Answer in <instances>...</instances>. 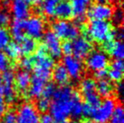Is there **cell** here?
Segmentation results:
<instances>
[{"label":"cell","mask_w":124,"mask_h":123,"mask_svg":"<svg viewBox=\"0 0 124 123\" xmlns=\"http://www.w3.org/2000/svg\"><path fill=\"white\" fill-rule=\"evenodd\" d=\"M73 92L74 91L71 87L66 85L56 89L49 107L50 115L56 122L66 120L70 117Z\"/></svg>","instance_id":"1"},{"label":"cell","mask_w":124,"mask_h":123,"mask_svg":"<svg viewBox=\"0 0 124 123\" xmlns=\"http://www.w3.org/2000/svg\"><path fill=\"white\" fill-rule=\"evenodd\" d=\"M24 32L33 39H40L45 34V24L39 16H31L23 21Z\"/></svg>","instance_id":"6"},{"label":"cell","mask_w":124,"mask_h":123,"mask_svg":"<svg viewBox=\"0 0 124 123\" xmlns=\"http://www.w3.org/2000/svg\"><path fill=\"white\" fill-rule=\"evenodd\" d=\"M11 10L13 16L16 20H25L30 15L29 3L25 0H12Z\"/></svg>","instance_id":"15"},{"label":"cell","mask_w":124,"mask_h":123,"mask_svg":"<svg viewBox=\"0 0 124 123\" xmlns=\"http://www.w3.org/2000/svg\"><path fill=\"white\" fill-rule=\"evenodd\" d=\"M10 21V16L6 11L0 9V27H5Z\"/></svg>","instance_id":"36"},{"label":"cell","mask_w":124,"mask_h":123,"mask_svg":"<svg viewBox=\"0 0 124 123\" xmlns=\"http://www.w3.org/2000/svg\"><path fill=\"white\" fill-rule=\"evenodd\" d=\"M116 101L111 98H106L91 113V119L94 123H107L116 107Z\"/></svg>","instance_id":"4"},{"label":"cell","mask_w":124,"mask_h":123,"mask_svg":"<svg viewBox=\"0 0 124 123\" xmlns=\"http://www.w3.org/2000/svg\"><path fill=\"white\" fill-rule=\"evenodd\" d=\"M40 114L32 103L22 104L16 112V123H39Z\"/></svg>","instance_id":"7"},{"label":"cell","mask_w":124,"mask_h":123,"mask_svg":"<svg viewBox=\"0 0 124 123\" xmlns=\"http://www.w3.org/2000/svg\"><path fill=\"white\" fill-rule=\"evenodd\" d=\"M56 5H57V0H44L41 7L43 14L49 17L53 16L54 15Z\"/></svg>","instance_id":"28"},{"label":"cell","mask_w":124,"mask_h":123,"mask_svg":"<svg viewBox=\"0 0 124 123\" xmlns=\"http://www.w3.org/2000/svg\"><path fill=\"white\" fill-rule=\"evenodd\" d=\"M44 2V0H32L31 3L34 4L35 6H40V5H42V3Z\"/></svg>","instance_id":"43"},{"label":"cell","mask_w":124,"mask_h":123,"mask_svg":"<svg viewBox=\"0 0 124 123\" xmlns=\"http://www.w3.org/2000/svg\"><path fill=\"white\" fill-rule=\"evenodd\" d=\"M113 18V21L115 24H121L122 22V19H123V14H122V11L121 10H117L115 13L113 12V15H112V17Z\"/></svg>","instance_id":"38"},{"label":"cell","mask_w":124,"mask_h":123,"mask_svg":"<svg viewBox=\"0 0 124 123\" xmlns=\"http://www.w3.org/2000/svg\"><path fill=\"white\" fill-rule=\"evenodd\" d=\"M95 74V77H96L98 80H102V79H105L107 77V71L106 69L104 70H101V71H98V72H94Z\"/></svg>","instance_id":"41"},{"label":"cell","mask_w":124,"mask_h":123,"mask_svg":"<svg viewBox=\"0 0 124 123\" xmlns=\"http://www.w3.org/2000/svg\"><path fill=\"white\" fill-rule=\"evenodd\" d=\"M47 82L48 81H46V80L41 78L39 76L33 75V77H31L30 85L26 91V94L28 97L31 99L39 98L41 96L43 90L45 88V86L46 85Z\"/></svg>","instance_id":"16"},{"label":"cell","mask_w":124,"mask_h":123,"mask_svg":"<svg viewBox=\"0 0 124 123\" xmlns=\"http://www.w3.org/2000/svg\"><path fill=\"white\" fill-rule=\"evenodd\" d=\"M44 49L53 59H58L62 55L61 42L53 31H48L43 35Z\"/></svg>","instance_id":"8"},{"label":"cell","mask_w":124,"mask_h":123,"mask_svg":"<svg viewBox=\"0 0 124 123\" xmlns=\"http://www.w3.org/2000/svg\"><path fill=\"white\" fill-rule=\"evenodd\" d=\"M62 54H64L65 55L72 54V43L69 40H65V42L61 45Z\"/></svg>","instance_id":"37"},{"label":"cell","mask_w":124,"mask_h":123,"mask_svg":"<svg viewBox=\"0 0 124 123\" xmlns=\"http://www.w3.org/2000/svg\"><path fill=\"white\" fill-rule=\"evenodd\" d=\"M87 14L92 20L108 21L112 17L113 9L106 3H97L90 7Z\"/></svg>","instance_id":"12"},{"label":"cell","mask_w":124,"mask_h":123,"mask_svg":"<svg viewBox=\"0 0 124 123\" xmlns=\"http://www.w3.org/2000/svg\"><path fill=\"white\" fill-rule=\"evenodd\" d=\"M23 21L24 20H16V19H15L12 22V24H11L10 36H12L16 42H19V43L24 37Z\"/></svg>","instance_id":"24"},{"label":"cell","mask_w":124,"mask_h":123,"mask_svg":"<svg viewBox=\"0 0 124 123\" xmlns=\"http://www.w3.org/2000/svg\"><path fill=\"white\" fill-rule=\"evenodd\" d=\"M117 92H118V94H119V96H120L121 98H122V95H123V93H124V87H123V84H122L121 82H120L117 85Z\"/></svg>","instance_id":"42"},{"label":"cell","mask_w":124,"mask_h":123,"mask_svg":"<svg viewBox=\"0 0 124 123\" xmlns=\"http://www.w3.org/2000/svg\"><path fill=\"white\" fill-rule=\"evenodd\" d=\"M50 100L46 99V98H44V97H39V99L37 100V102H36V109H37L38 111H41V112L45 113V111H47L49 109V107H50Z\"/></svg>","instance_id":"31"},{"label":"cell","mask_w":124,"mask_h":123,"mask_svg":"<svg viewBox=\"0 0 124 123\" xmlns=\"http://www.w3.org/2000/svg\"><path fill=\"white\" fill-rule=\"evenodd\" d=\"M5 54L11 60H16L20 58V56L22 55L20 45L17 43H9L7 47L5 48Z\"/></svg>","instance_id":"26"},{"label":"cell","mask_w":124,"mask_h":123,"mask_svg":"<svg viewBox=\"0 0 124 123\" xmlns=\"http://www.w3.org/2000/svg\"><path fill=\"white\" fill-rule=\"evenodd\" d=\"M31 82V75L27 71H20L15 75V84L20 92H26Z\"/></svg>","instance_id":"20"},{"label":"cell","mask_w":124,"mask_h":123,"mask_svg":"<svg viewBox=\"0 0 124 123\" xmlns=\"http://www.w3.org/2000/svg\"><path fill=\"white\" fill-rule=\"evenodd\" d=\"M25 1H26L27 3H31V1H32V0H25Z\"/></svg>","instance_id":"48"},{"label":"cell","mask_w":124,"mask_h":123,"mask_svg":"<svg viewBox=\"0 0 124 123\" xmlns=\"http://www.w3.org/2000/svg\"><path fill=\"white\" fill-rule=\"evenodd\" d=\"M84 123H93V122H91V121H85Z\"/></svg>","instance_id":"49"},{"label":"cell","mask_w":124,"mask_h":123,"mask_svg":"<svg viewBox=\"0 0 124 123\" xmlns=\"http://www.w3.org/2000/svg\"><path fill=\"white\" fill-rule=\"evenodd\" d=\"M20 48L22 54L30 55L34 54L37 49V43L35 39H33L31 37H24L20 42Z\"/></svg>","instance_id":"25"},{"label":"cell","mask_w":124,"mask_h":123,"mask_svg":"<svg viewBox=\"0 0 124 123\" xmlns=\"http://www.w3.org/2000/svg\"><path fill=\"white\" fill-rule=\"evenodd\" d=\"M10 33L5 27H0V52L5 50L10 43Z\"/></svg>","instance_id":"30"},{"label":"cell","mask_w":124,"mask_h":123,"mask_svg":"<svg viewBox=\"0 0 124 123\" xmlns=\"http://www.w3.org/2000/svg\"><path fill=\"white\" fill-rule=\"evenodd\" d=\"M109 64V57L105 52L96 51L91 52L87 56L86 66L92 72H98L101 70H104Z\"/></svg>","instance_id":"9"},{"label":"cell","mask_w":124,"mask_h":123,"mask_svg":"<svg viewBox=\"0 0 124 123\" xmlns=\"http://www.w3.org/2000/svg\"><path fill=\"white\" fill-rule=\"evenodd\" d=\"M98 3H106L108 0H96Z\"/></svg>","instance_id":"45"},{"label":"cell","mask_w":124,"mask_h":123,"mask_svg":"<svg viewBox=\"0 0 124 123\" xmlns=\"http://www.w3.org/2000/svg\"><path fill=\"white\" fill-rule=\"evenodd\" d=\"M1 88H2V75L0 74V91H1Z\"/></svg>","instance_id":"46"},{"label":"cell","mask_w":124,"mask_h":123,"mask_svg":"<svg viewBox=\"0 0 124 123\" xmlns=\"http://www.w3.org/2000/svg\"><path fill=\"white\" fill-rule=\"evenodd\" d=\"M124 64L121 60H115L111 62L110 70L107 71V76L111 82H120L123 77Z\"/></svg>","instance_id":"18"},{"label":"cell","mask_w":124,"mask_h":123,"mask_svg":"<svg viewBox=\"0 0 124 123\" xmlns=\"http://www.w3.org/2000/svg\"><path fill=\"white\" fill-rule=\"evenodd\" d=\"M20 67L24 71H30L33 69L34 67V63H33V59L32 57H24V58L22 59L20 61Z\"/></svg>","instance_id":"35"},{"label":"cell","mask_w":124,"mask_h":123,"mask_svg":"<svg viewBox=\"0 0 124 123\" xmlns=\"http://www.w3.org/2000/svg\"><path fill=\"white\" fill-rule=\"evenodd\" d=\"M57 123H71V122L67 121V120H63V121H60V122H57Z\"/></svg>","instance_id":"47"},{"label":"cell","mask_w":124,"mask_h":123,"mask_svg":"<svg viewBox=\"0 0 124 123\" xmlns=\"http://www.w3.org/2000/svg\"><path fill=\"white\" fill-rule=\"evenodd\" d=\"M81 92L83 96L96 92V82L92 78H85L80 83Z\"/></svg>","instance_id":"27"},{"label":"cell","mask_w":124,"mask_h":123,"mask_svg":"<svg viewBox=\"0 0 124 123\" xmlns=\"http://www.w3.org/2000/svg\"><path fill=\"white\" fill-rule=\"evenodd\" d=\"M6 109H7L6 100H5L4 97L2 96V94L0 93V119L2 118V116L4 115V113L6 112Z\"/></svg>","instance_id":"39"},{"label":"cell","mask_w":124,"mask_h":123,"mask_svg":"<svg viewBox=\"0 0 124 123\" xmlns=\"http://www.w3.org/2000/svg\"><path fill=\"white\" fill-rule=\"evenodd\" d=\"M96 92L100 97L109 98L113 92V85L109 80H99V82L96 83Z\"/></svg>","instance_id":"23"},{"label":"cell","mask_w":124,"mask_h":123,"mask_svg":"<svg viewBox=\"0 0 124 123\" xmlns=\"http://www.w3.org/2000/svg\"><path fill=\"white\" fill-rule=\"evenodd\" d=\"M93 0H71L72 16L77 22H83L90 7L92 6Z\"/></svg>","instance_id":"14"},{"label":"cell","mask_w":124,"mask_h":123,"mask_svg":"<svg viewBox=\"0 0 124 123\" xmlns=\"http://www.w3.org/2000/svg\"><path fill=\"white\" fill-rule=\"evenodd\" d=\"M54 34L59 39L64 40H72L79 35V27L72 22L67 20L55 21L52 25Z\"/></svg>","instance_id":"5"},{"label":"cell","mask_w":124,"mask_h":123,"mask_svg":"<svg viewBox=\"0 0 124 123\" xmlns=\"http://www.w3.org/2000/svg\"><path fill=\"white\" fill-rule=\"evenodd\" d=\"M52 76L54 81L61 86L66 85L69 82L70 76L62 64H59L57 66H55L52 72Z\"/></svg>","instance_id":"22"},{"label":"cell","mask_w":124,"mask_h":123,"mask_svg":"<svg viewBox=\"0 0 124 123\" xmlns=\"http://www.w3.org/2000/svg\"><path fill=\"white\" fill-rule=\"evenodd\" d=\"M54 16H56L60 20H67L72 16V7L69 2L65 0H61L57 3L54 10Z\"/></svg>","instance_id":"19"},{"label":"cell","mask_w":124,"mask_h":123,"mask_svg":"<svg viewBox=\"0 0 124 123\" xmlns=\"http://www.w3.org/2000/svg\"><path fill=\"white\" fill-rule=\"evenodd\" d=\"M55 91H56V88H55V85L54 83H46V85L45 86V88L43 90L41 97L51 100L53 98L54 94Z\"/></svg>","instance_id":"33"},{"label":"cell","mask_w":124,"mask_h":123,"mask_svg":"<svg viewBox=\"0 0 124 123\" xmlns=\"http://www.w3.org/2000/svg\"><path fill=\"white\" fill-rule=\"evenodd\" d=\"M72 54L75 58L82 60L86 58L93 50V45L91 42L84 36H77L72 39Z\"/></svg>","instance_id":"11"},{"label":"cell","mask_w":124,"mask_h":123,"mask_svg":"<svg viewBox=\"0 0 124 123\" xmlns=\"http://www.w3.org/2000/svg\"><path fill=\"white\" fill-rule=\"evenodd\" d=\"M34 63V75L39 76L41 78L48 81L52 75V69L54 66V59L45 52L44 47L36 49L35 54L32 57Z\"/></svg>","instance_id":"3"},{"label":"cell","mask_w":124,"mask_h":123,"mask_svg":"<svg viewBox=\"0 0 124 123\" xmlns=\"http://www.w3.org/2000/svg\"><path fill=\"white\" fill-rule=\"evenodd\" d=\"M2 4H3L4 7H8V5L10 4V0H3Z\"/></svg>","instance_id":"44"},{"label":"cell","mask_w":124,"mask_h":123,"mask_svg":"<svg viewBox=\"0 0 124 123\" xmlns=\"http://www.w3.org/2000/svg\"><path fill=\"white\" fill-rule=\"evenodd\" d=\"M2 123H16V112L14 110H8L2 116Z\"/></svg>","instance_id":"34"},{"label":"cell","mask_w":124,"mask_h":123,"mask_svg":"<svg viewBox=\"0 0 124 123\" xmlns=\"http://www.w3.org/2000/svg\"><path fill=\"white\" fill-rule=\"evenodd\" d=\"M104 48L115 60H122L124 57V46L121 40L104 43Z\"/></svg>","instance_id":"17"},{"label":"cell","mask_w":124,"mask_h":123,"mask_svg":"<svg viewBox=\"0 0 124 123\" xmlns=\"http://www.w3.org/2000/svg\"><path fill=\"white\" fill-rule=\"evenodd\" d=\"M87 36L96 43H106L113 40L116 31L111 27L110 23L103 20H91L86 27Z\"/></svg>","instance_id":"2"},{"label":"cell","mask_w":124,"mask_h":123,"mask_svg":"<svg viewBox=\"0 0 124 123\" xmlns=\"http://www.w3.org/2000/svg\"><path fill=\"white\" fill-rule=\"evenodd\" d=\"M15 74L14 72L8 70L4 72L2 75V88L0 93L2 94L4 99L7 103H13L16 100V91L14 89Z\"/></svg>","instance_id":"10"},{"label":"cell","mask_w":124,"mask_h":123,"mask_svg":"<svg viewBox=\"0 0 124 123\" xmlns=\"http://www.w3.org/2000/svg\"><path fill=\"white\" fill-rule=\"evenodd\" d=\"M110 123H124V113L123 108L121 105H116L112 115L110 117V120L108 121Z\"/></svg>","instance_id":"29"},{"label":"cell","mask_w":124,"mask_h":123,"mask_svg":"<svg viewBox=\"0 0 124 123\" xmlns=\"http://www.w3.org/2000/svg\"><path fill=\"white\" fill-rule=\"evenodd\" d=\"M11 67V62L9 58L7 56V54L0 52V72H5L8 71Z\"/></svg>","instance_id":"32"},{"label":"cell","mask_w":124,"mask_h":123,"mask_svg":"<svg viewBox=\"0 0 124 123\" xmlns=\"http://www.w3.org/2000/svg\"><path fill=\"white\" fill-rule=\"evenodd\" d=\"M70 115L74 120H79L83 115V103L82 102L81 96L78 92L74 91L72 98V106H71V113Z\"/></svg>","instance_id":"21"},{"label":"cell","mask_w":124,"mask_h":123,"mask_svg":"<svg viewBox=\"0 0 124 123\" xmlns=\"http://www.w3.org/2000/svg\"><path fill=\"white\" fill-rule=\"evenodd\" d=\"M39 123H54V120L49 114H44L40 117V122Z\"/></svg>","instance_id":"40"},{"label":"cell","mask_w":124,"mask_h":123,"mask_svg":"<svg viewBox=\"0 0 124 123\" xmlns=\"http://www.w3.org/2000/svg\"><path fill=\"white\" fill-rule=\"evenodd\" d=\"M62 65L64 66L68 74L73 80L79 79L83 72V65L81 60L75 58L72 55H65L62 60Z\"/></svg>","instance_id":"13"}]
</instances>
